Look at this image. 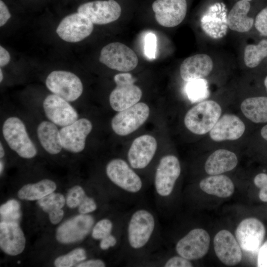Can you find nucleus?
Segmentation results:
<instances>
[{
	"mask_svg": "<svg viewBox=\"0 0 267 267\" xmlns=\"http://www.w3.org/2000/svg\"><path fill=\"white\" fill-rule=\"evenodd\" d=\"M117 243L116 236L112 234L104 237L100 240L99 247L103 250H106L111 247L115 246Z\"/></svg>",
	"mask_w": 267,
	"mask_h": 267,
	"instance_id": "nucleus-43",
	"label": "nucleus"
},
{
	"mask_svg": "<svg viewBox=\"0 0 267 267\" xmlns=\"http://www.w3.org/2000/svg\"><path fill=\"white\" fill-rule=\"evenodd\" d=\"M237 163L235 153L220 149L214 151L208 158L205 162V170L210 175H219L233 170Z\"/></svg>",
	"mask_w": 267,
	"mask_h": 267,
	"instance_id": "nucleus-24",
	"label": "nucleus"
},
{
	"mask_svg": "<svg viewBox=\"0 0 267 267\" xmlns=\"http://www.w3.org/2000/svg\"><path fill=\"white\" fill-rule=\"evenodd\" d=\"M78 12L93 24L104 25L117 20L121 15V8L114 0H95L81 4Z\"/></svg>",
	"mask_w": 267,
	"mask_h": 267,
	"instance_id": "nucleus-11",
	"label": "nucleus"
},
{
	"mask_svg": "<svg viewBox=\"0 0 267 267\" xmlns=\"http://www.w3.org/2000/svg\"><path fill=\"white\" fill-rule=\"evenodd\" d=\"M56 188L55 183L48 179L23 186L18 192L20 199L29 201L38 200L52 193Z\"/></svg>",
	"mask_w": 267,
	"mask_h": 267,
	"instance_id": "nucleus-29",
	"label": "nucleus"
},
{
	"mask_svg": "<svg viewBox=\"0 0 267 267\" xmlns=\"http://www.w3.org/2000/svg\"><path fill=\"white\" fill-rule=\"evenodd\" d=\"M92 129L91 123L86 118L78 119L62 127L59 131L62 148L73 153L82 151L85 147L86 138Z\"/></svg>",
	"mask_w": 267,
	"mask_h": 267,
	"instance_id": "nucleus-15",
	"label": "nucleus"
},
{
	"mask_svg": "<svg viewBox=\"0 0 267 267\" xmlns=\"http://www.w3.org/2000/svg\"><path fill=\"white\" fill-rule=\"evenodd\" d=\"M4 155V150L2 146V144L0 142V157L1 158H2Z\"/></svg>",
	"mask_w": 267,
	"mask_h": 267,
	"instance_id": "nucleus-49",
	"label": "nucleus"
},
{
	"mask_svg": "<svg viewBox=\"0 0 267 267\" xmlns=\"http://www.w3.org/2000/svg\"><path fill=\"white\" fill-rule=\"evenodd\" d=\"M113 228L112 222L108 219L99 221L92 227L91 236L96 240H101L111 234Z\"/></svg>",
	"mask_w": 267,
	"mask_h": 267,
	"instance_id": "nucleus-35",
	"label": "nucleus"
},
{
	"mask_svg": "<svg viewBox=\"0 0 267 267\" xmlns=\"http://www.w3.org/2000/svg\"><path fill=\"white\" fill-rule=\"evenodd\" d=\"M2 134L9 147L20 157L31 159L37 150L30 138L23 122L18 117L7 118L2 126Z\"/></svg>",
	"mask_w": 267,
	"mask_h": 267,
	"instance_id": "nucleus-3",
	"label": "nucleus"
},
{
	"mask_svg": "<svg viewBox=\"0 0 267 267\" xmlns=\"http://www.w3.org/2000/svg\"><path fill=\"white\" fill-rule=\"evenodd\" d=\"M257 266L267 267V240L261 246L258 251Z\"/></svg>",
	"mask_w": 267,
	"mask_h": 267,
	"instance_id": "nucleus-42",
	"label": "nucleus"
},
{
	"mask_svg": "<svg viewBox=\"0 0 267 267\" xmlns=\"http://www.w3.org/2000/svg\"><path fill=\"white\" fill-rule=\"evenodd\" d=\"M240 108L244 116L253 122H267V97L246 98L241 103Z\"/></svg>",
	"mask_w": 267,
	"mask_h": 267,
	"instance_id": "nucleus-28",
	"label": "nucleus"
},
{
	"mask_svg": "<svg viewBox=\"0 0 267 267\" xmlns=\"http://www.w3.org/2000/svg\"><path fill=\"white\" fill-rule=\"evenodd\" d=\"M266 234L263 223L254 218H246L238 225L235 234L241 248L248 252L259 251Z\"/></svg>",
	"mask_w": 267,
	"mask_h": 267,
	"instance_id": "nucleus-12",
	"label": "nucleus"
},
{
	"mask_svg": "<svg viewBox=\"0 0 267 267\" xmlns=\"http://www.w3.org/2000/svg\"><path fill=\"white\" fill-rule=\"evenodd\" d=\"M86 251L81 248H76L66 255L57 258L54 262L56 267H71L86 260Z\"/></svg>",
	"mask_w": 267,
	"mask_h": 267,
	"instance_id": "nucleus-32",
	"label": "nucleus"
},
{
	"mask_svg": "<svg viewBox=\"0 0 267 267\" xmlns=\"http://www.w3.org/2000/svg\"><path fill=\"white\" fill-rule=\"evenodd\" d=\"M244 0V1H250L252 0Z\"/></svg>",
	"mask_w": 267,
	"mask_h": 267,
	"instance_id": "nucleus-53",
	"label": "nucleus"
},
{
	"mask_svg": "<svg viewBox=\"0 0 267 267\" xmlns=\"http://www.w3.org/2000/svg\"><path fill=\"white\" fill-rule=\"evenodd\" d=\"M156 226L153 214L145 209L135 211L127 225V236L130 247L134 250L144 248L151 239Z\"/></svg>",
	"mask_w": 267,
	"mask_h": 267,
	"instance_id": "nucleus-2",
	"label": "nucleus"
},
{
	"mask_svg": "<svg viewBox=\"0 0 267 267\" xmlns=\"http://www.w3.org/2000/svg\"><path fill=\"white\" fill-rule=\"evenodd\" d=\"M204 192L222 198L230 196L234 192V185L231 179L225 175H211L199 183Z\"/></svg>",
	"mask_w": 267,
	"mask_h": 267,
	"instance_id": "nucleus-27",
	"label": "nucleus"
},
{
	"mask_svg": "<svg viewBox=\"0 0 267 267\" xmlns=\"http://www.w3.org/2000/svg\"><path fill=\"white\" fill-rule=\"evenodd\" d=\"M3 164L2 163V162L1 161H0V174H1V173L2 172V171L3 170Z\"/></svg>",
	"mask_w": 267,
	"mask_h": 267,
	"instance_id": "nucleus-50",
	"label": "nucleus"
},
{
	"mask_svg": "<svg viewBox=\"0 0 267 267\" xmlns=\"http://www.w3.org/2000/svg\"><path fill=\"white\" fill-rule=\"evenodd\" d=\"M105 263L100 259H92L79 263L77 267H104Z\"/></svg>",
	"mask_w": 267,
	"mask_h": 267,
	"instance_id": "nucleus-45",
	"label": "nucleus"
},
{
	"mask_svg": "<svg viewBox=\"0 0 267 267\" xmlns=\"http://www.w3.org/2000/svg\"><path fill=\"white\" fill-rule=\"evenodd\" d=\"M106 173L109 179L121 189L137 193L142 188V181L133 168L125 160L116 158L106 165Z\"/></svg>",
	"mask_w": 267,
	"mask_h": 267,
	"instance_id": "nucleus-7",
	"label": "nucleus"
},
{
	"mask_svg": "<svg viewBox=\"0 0 267 267\" xmlns=\"http://www.w3.org/2000/svg\"><path fill=\"white\" fill-rule=\"evenodd\" d=\"M201 26L209 37L215 39L222 38L227 31L228 16L225 12L211 7L202 17Z\"/></svg>",
	"mask_w": 267,
	"mask_h": 267,
	"instance_id": "nucleus-23",
	"label": "nucleus"
},
{
	"mask_svg": "<svg viewBox=\"0 0 267 267\" xmlns=\"http://www.w3.org/2000/svg\"><path fill=\"white\" fill-rule=\"evenodd\" d=\"M0 82H1L3 80V73L1 69H0Z\"/></svg>",
	"mask_w": 267,
	"mask_h": 267,
	"instance_id": "nucleus-51",
	"label": "nucleus"
},
{
	"mask_svg": "<svg viewBox=\"0 0 267 267\" xmlns=\"http://www.w3.org/2000/svg\"><path fill=\"white\" fill-rule=\"evenodd\" d=\"M157 49V37L152 33H147L144 39V54L149 59H155Z\"/></svg>",
	"mask_w": 267,
	"mask_h": 267,
	"instance_id": "nucleus-37",
	"label": "nucleus"
},
{
	"mask_svg": "<svg viewBox=\"0 0 267 267\" xmlns=\"http://www.w3.org/2000/svg\"><path fill=\"white\" fill-rule=\"evenodd\" d=\"M38 204L45 213L62 209L65 205L64 196L59 193H51L38 200Z\"/></svg>",
	"mask_w": 267,
	"mask_h": 267,
	"instance_id": "nucleus-33",
	"label": "nucleus"
},
{
	"mask_svg": "<svg viewBox=\"0 0 267 267\" xmlns=\"http://www.w3.org/2000/svg\"><path fill=\"white\" fill-rule=\"evenodd\" d=\"M261 134L262 136L266 140H267V125L264 126L261 130Z\"/></svg>",
	"mask_w": 267,
	"mask_h": 267,
	"instance_id": "nucleus-48",
	"label": "nucleus"
},
{
	"mask_svg": "<svg viewBox=\"0 0 267 267\" xmlns=\"http://www.w3.org/2000/svg\"><path fill=\"white\" fill-rule=\"evenodd\" d=\"M68 102L54 94L47 95L43 101L44 110L47 119L62 127L78 120L77 111Z\"/></svg>",
	"mask_w": 267,
	"mask_h": 267,
	"instance_id": "nucleus-17",
	"label": "nucleus"
},
{
	"mask_svg": "<svg viewBox=\"0 0 267 267\" xmlns=\"http://www.w3.org/2000/svg\"><path fill=\"white\" fill-rule=\"evenodd\" d=\"M48 215L50 222L53 224H56L62 219L64 216V211L62 209L55 210L49 212Z\"/></svg>",
	"mask_w": 267,
	"mask_h": 267,
	"instance_id": "nucleus-46",
	"label": "nucleus"
},
{
	"mask_svg": "<svg viewBox=\"0 0 267 267\" xmlns=\"http://www.w3.org/2000/svg\"><path fill=\"white\" fill-rule=\"evenodd\" d=\"M47 88L53 94L68 101L77 99L82 94L83 86L80 78L70 72H51L45 80Z\"/></svg>",
	"mask_w": 267,
	"mask_h": 267,
	"instance_id": "nucleus-6",
	"label": "nucleus"
},
{
	"mask_svg": "<svg viewBox=\"0 0 267 267\" xmlns=\"http://www.w3.org/2000/svg\"><path fill=\"white\" fill-rule=\"evenodd\" d=\"M25 243L24 233L17 222H0V247L5 253L18 255L23 251Z\"/></svg>",
	"mask_w": 267,
	"mask_h": 267,
	"instance_id": "nucleus-20",
	"label": "nucleus"
},
{
	"mask_svg": "<svg viewBox=\"0 0 267 267\" xmlns=\"http://www.w3.org/2000/svg\"><path fill=\"white\" fill-rule=\"evenodd\" d=\"M11 15L9 10L2 0H0V26H3L10 18Z\"/></svg>",
	"mask_w": 267,
	"mask_h": 267,
	"instance_id": "nucleus-44",
	"label": "nucleus"
},
{
	"mask_svg": "<svg viewBox=\"0 0 267 267\" xmlns=\"http://www.w3.org/2000/svg\"><path fill=\"white\" fill-rule=\"evenodd\" d=\"M213 63L205 54H197L186 58L180 66V75L185 81L203 79L212 71Z\"/></svg>",
	"mask_w": 267,
	"mask_h": 267,
	"instance_id": "nucleus-22",
	"label": "nucleus"
},
{
	"mask_svg": "<svg viewBox=\"0 0 267 267\" xmlns=\"http://www.w3.org/2000/svg\"><path fill=\"white\" fill-rule=\"evenodd\" d=\"M164 266L165 267H191L193 265L190 260L179 255L169 259Z\"/></svg>",
	"mask_w": 267,
	"mask_h": 267,
	"instance_id": "nucleus-40",
	"label": "nucleus"
},
{
	"mask_svg": "<svg viewBox=\"0 0 267 267\" xmlns=\"http://www.w3.org/2000/svg\"><path fill=\"white\" fill-rule=\"evenodd\" d=\"M250 7V3L247 1L240 0L235 3L228 15V25L230 29L245 33L251 29L254 20L247 16Z\"/></svg>",
	"mask_w": 267,
	"mask_h": 267,
	"instance_id": "nucleus-25",
	"label": "nucleus"
},
{
	"mask_svg": "<svg viewBox=\"0 0 267 267\" xmlns=\"http://www.w3.org/2000/svg\"><path fill=\"white\" fill-rule=\"evenodd\" d=\"M180 172V163L176 156L167 155L160 159L154 182L155 191L159 196L166 197L172 193Z\"/></svg>",
	"mask_w": 267,
	"mask_h": 267,
	"instance_id": "nucleus-9",
	"label": "nucleus"
},
{
	"mask_svg": "<svg viewBox=\"0 0 267 267\" xmlns=\"http://www.w3.org/2000/svg\"><path fill=\"white\" fill-rule=\"evenodd\" d=\"M116 88L109 96L112 108L118 112L138 103L142 96V91L134 85L135 79L128 73H119L114 77Z\"/></svg>",
	"mask_w": 267,
	"mask_h": 267,
	"instance_id": "nucleus-4",
	"label": "nucleus"
},
{
	"mask_svg": "<svg viewBox=\"0 0 267 267\" xmlns=\"http://www.w3.org/2000/svg\"><path fill=\"white\" fill-rule=\"evenodd\" d=\"M265 86L267 89V76L266 77L264 81Z\"/></svg>",
	"mask_w": 267,
	"mask_h": 267,
	"instance_id": "nucleus-52",
	"label": "nucleus"
},
{
	"mask_svg": "<svg viewBox=\"0 0 267 267\" xmlns=\"http://www.w3.org/2000/svg\"><path fill=\"white\" fill-rule=\"evenodd\" d=\"M221 113V107L217 102L212 100L203 101L187 112L184 125L191 133L204 134L213 128Z\"/></svg>",
	"mask_w": 267,
	"mask_h": 267,
	"instance_id": "nucleus-1",
	"label": "nucleus"
},
{
	"mask_svg": "<svg viewBox=\"0 0 267 267\" xmlns=\"http://www.w3.org/2000/svg\"><path fill=\"white\" fill-rule=\"evenodd\" d=\"M37 136L43 147L51 154L59 153L62 148L60 132L51 122H42L37 128Z\"/></svg>",
	"mask_w": 267,
	"mask_h": 267,
	"instance_id": "nucleus-26",
	"label": "nucleus"
},
{
	"mask_svg": "<svg viewBox=\"0 0 267 267\" xmlns=\"http://www.w3.org/2000/svg\"><path fill=\"white\" fill-rule=\"evenodd\" d=\"M245 130V126L238 117L225 114L219 118L211 130L210 136L216 141L236 140L242 135Z\"/></svg>",
	"mask_w": 267,
	"mask_h": 267,
	"instance_id": "nucleus-21",
	"label": "nucleus"
},
{
	"mask_svg": "<svg viewBox=\"0 0 267 267\" xmlns=\"http://www.w3.org/2000/svg\"><path fill=\"white\" fill-rule=\"evenodd\" d=\"M157 22L165 27H174L184 19L187 11L186 0H156L152 5Z\"/></svg>",
	"mask_w": 267,
	"mask_h": 267,
	"instance_id": "nucleus-16",
	"label": "nucleus"
},
{
	"mask_svg": "<svg viewBox=\"0 0 267 267\" xmlns=\"http://www.w3.org/2000/svg\"><path fill=\"white\" fill-rule=\"evenodd\" d=\"M254 182L260 189L259 198L263 202H267V174L260 173L255 177Z\"/></svg>",
	"mask_w": 267,
	"mask_h": 267,
	"instance_id": "nucleus-38",
	"label": "nucleus"
},
{
	"mask_svg": "<svg viewBox=\"0 0 267 267\" xmlns=\"http://www.w3.org/2000/svg\"><path fill=\"white\" fill-rule=\"evenodd\" d=\"M148 106L144 102L135 104L119 112L111 120L113 131L118 135L125 136L136 131L148 119Z\"/></svg>",
	"mask_w": 267,
	"mask_h": 267,
	"instance_id": "nucleus-8",
	"label": "nucleus"
},
{
	"mask_svg": "<svg viewBox=\"0 0 267 267\" xmlns=\"http://www.w3.org/2000/svg\"><path fill=\"white\" fill-rule=\"evenodd\" d=\"M255 27L262 35L267 36V6L256 16Z\"/></svg>",
	"mask_w": 267,
	"mask_h": 267,
	"instance_id": "nucleus-39",
	"label": "nucleus"
},
{
	"mask_svg": "<svg viewBox=\"0 0 267 267\" xmlns=\"http://www.w3.org/2000/svg\"><path fill=\"white\" fill-rule=\"evenodd\" d=\"M20 204L15 199L8 200L0 207V214L2 221L15 222L20 217Z\"/></svg>",
	"mask_w": 267,
	"mask_h": 267,
	"instance_id": "nucleus-34",
	"label": "nucleus"
},
{
	"mask_svg": "<svg viewBox=\"0 0 267 267\" xmlns=\"http://www.w3.org/2000/svg\"><path fill=\"white\" fill-rule=\"evenodd\" d=\"M97 204L92 197L87 196L78 207V211L81 214H88L95 211Z\"/></svg>",
	"mask_w": 267,
	"mask_h": 267,
	"instance_id": "nucleus-41",
	"label": "nucleus"
},
{
	"mask_svg": "<svg viewBox=\"0 0 267 267\" xmlns=\"http://www.w3.org/2000/svg\"><path fill=\"white\" fill-rule=\"evenodd\" d=\"M210 236L205 230L195 228L179 240L176 246L178 255L190 261L203 257L210 246Z\"/></svg>",
	"mask_w": 267,
	"mask_h": 267,
	"instance_id": "nucleus-10",
	"label": "nucleus"
},
{
	"mask_svg": "<svg viewBox=\"0 0 267 267\" xmlns=\"http://www.w3.org/2000/svg\"><path fill=\"white\" fill-rule=\"evenodd\" d=\"M93 29V23L84 15L78 12L64 17L58 25L56 33L63 40L76 43L89 36Z\"/></svg>",
	"mask_w": 267,
	"mask_h": 267,
	"instance_id": "nucleus-13",
	"label": "nucleus"
},
{
	"mask_svg": "<svg viewBox=\"0 0 267 267\" xmlns=\"http://www.w3.org/2000/svg\"><path fill=\"white\" fill-rule=\"evenodd\" d=\"M10 59L9 52L2 46H0V66L3 67L7 65Z\"/></svg>",
	"mask_w": 267,
	"mask_h": 267,
	"instance_id": "nucleus-47",
	"label": "nucleus"
},
{
	"mask_svg": "<svg viewBox=\"0 0 267 267\" xmlns=\"http://www.w3.org/2000/svg\"><path fill=\"white\" fill-rule=\"evenodd\" d=\"M267 57V39L261 41L258 44H248L244 50L245 65L249 68L257 66L262 60Z\"/></svg>",
	"mask_w": 267,
	"mask_h": 267,
	"instance_id": "nucleus-30",
	"label": "nucleus"
},
{
	"mask_svg": "<svg viewBox=\"0 0 267 267\" xmlns=\"http://www.w3.org/2000/svg\"><path fill=\"white\" fill-rule=\"evenodd\" d=\"M87 196L84 189L80 185H75L68 191L66 204L70 208L79 207Z\"/></svg>",
	"mask_w": 267,
	"mask_h": 267,
	"instance_id": "nucleus-36",
	"label": "nucleus"
},
{
	"mask_svg": "<svg viewBox=\"0 0 267 267\" xmlns=\"http://www.w3.org/2000/svg\"><path fill=\"white\" fill-rule=\"evenodd\" d=\"M215 253L219 259L227 266H234L242 259L241 247L232 233L223 229L218 232L214 239Z\"/></svg>",
	"mask_w": 267,
	"mask_h": 267,
	"instance_id": "nucleus-19",
	"label": "nucleus"
},
{
	"mask_svg": "<svg viewBox=\"0 0 267 267\" xmlns=\"http://www.w3.org/2000/svg\"><path fill=\"white\" fill-rule=\"evenodd\" d=\"M186 92L192 102L200 101L209 96L208 83L204 79H199L188 82Z\"/></svg>",
	"mask_w": 267,
	"mask_h": 267,
	"instance_id": "nucleus-31",
	"label": "nucleus"
},
{
	"mask_svg": "<svg viewBox=\"0 0 267 267\" xmlns=\"http://www.w3.org/2000/svg\"><path fill=\"white\" fill-rule=\"evenodd\" d=\"M94 220L89 214L76 216L61 224L57 229L56 237L60 243L67 244L84 238L92 229Z\"/></svg>",
	"mask_w": 267,
	"mask_h": 267,
	"instance_id": "nucleus-14",
	"label": "nucleus"
},
{
	"mask_svg": "<svg viewBox=\"0 0 267 267\" xmlns=\"http://www.w3.org/2000/svg\"><path fill=\"white\" fill-rule=\"evenodd\" d=\"M99 59L108 67L123 72L134 70L138 62L135 53L119 42L111 43L104 46L101 50Z\"/></svg>",
	"mask_w": 267,
	"mask_h": 267,
	"instance_id": "nucleus-5",
	"label": "nucleus"
},
{
	"mask_svg": "<svg viewBox=\"0 0 267 267\" xmlns=\"http://www.w3.org/2000/svg\"><path fill=\"white\" fill-rule=\"evenodd\" d=\"M157 147V141L152 135L144 134L136 137L128 151L130 165L135 169L145 168L152 160Z\"/></svg>",
	"mask_w": 267,
	"mask_h": 267,
	"instance_id": "nucleus-18",
	"label": "nucleus"
}]
</instances>
